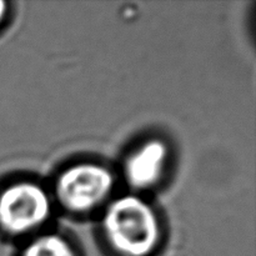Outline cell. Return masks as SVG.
Returning <instances> with one entry per match:
<instances>
[{
  "mask_svg": "<svg viewBox=\"0 0 256 256\" xmlns=\"http://www.w3.org/2000/svg\"><path fill=\"white\" fill-rule=\"evenodd\" d=\"M102 232L118 256H152L162 242V224L154 208L135 194L122 195L108 204Z\"/></svg>",
  "mask_w": 256,
  "mask_h": 256,
  "instance_id": "1",
  "label": "cell"
},
{
  "mask_svg": "<svg viewBox=\"0 0 256 256\" xmlns=\"http://www.w3.org/2000/svg\"><path fill=\"white\" fill-rule=\"evenodd\" d=\"M115 178L110 169L98 162L70 165L55 180V198L72 214H88L109 200Z\"/></svg>",
  "mask_w": 256,
  "mask_h": 256,
  "instance_id": "2",
  "label": "cell"
},
{
  "mask_svg": "<svg viewBox=\"0 0 256 256\" xmlns=\"http://www.w3.org/2000/svg\"><path fill=\"white\" fill-rule=\"evenodd\" d=\"M52 215L46 190L34 182H18L0 192V230L22 236L42 228Z\"/></svg>",
  "mask_w": 256,
  "mask_h": 256,
  "instance_id": "3",
  "label": "cell"
},
{
  "mask_svg": "<svg viewBox=\"0 0 256 256\" xmlns=\"http://www.w3.org/2000/svg\"><path fill=\"white\" fill-rule=\"evenodd\" d=\"M169 148L162 139H150L130 152L122 174L130 189L144 192L156 186L165 172Z\"/></svg>",
  "mask_w": 256,
  "mask_h": 256,
  "instance_id": "4",
  "label": "cell"
},
{
  "mask_svg": "<svg viewBox=\"0 0 256 256\" xmlns=\"http://www.w3.org/2000/svg\"><path fill=\"white\" fill-rule=\"evenodd\" d=\"M20 256H76V252L62 235L44 234L28 242Z\"/></svg>",
  "mask_w": 256,
  "mask_h": 256,
  "instance_id": "5",
  "label": "cell"
},
{
  "mask_svg": "<svg viewBox=\"0 0 256 256\" xmlns=\"http://www.w3.org/2000/svg\"><path fill=\"white\" fill-rule=\"evenodd\" d=\"M8 12H9V8H8V2L4 0H0V25L2 24L4 19L6 18Z\"/></svg>",
  "mask_w": 256,
  "mask_h": 256,
  "instance_id": "6",
  "label": "cell"
}]
</instances>
